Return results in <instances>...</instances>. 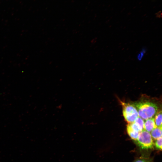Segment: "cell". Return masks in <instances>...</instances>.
Returning a JSON list of instances; mask_svg holds the SVG:
<instances>
[{
    "mask_svg": "<svg viewBox=\"0 0 162 162\" xmlns=\"http://www.w3.org/2000/svg\"><path fill=\"white\" fill-rule=\"evenodd\" d=\"M136 141L138 146L142 149H148L154 148V143L150 134L145 130L140 133Z\"/></svg>",
    "mask_w": 162,
    "mask_h": 162,
    "instance_id": "3957f363",
    "label": "cell"
},
{
    "mask_svg": "<svg viewBox=\"0 0 162 162\" xmlns=\"http://www.w3.org/2000/svg\"><path fill=\"white\" fill-rule=\"evenodd\" d=\"M154 121L156 126L157 127H162V113L161 111H160L156 113Z\"/></svg>",
    "mask_w": 162,
    "mask_h": 162,
    "instance_id": "52a82bcc",
    "label": "cell"
},
{
    "mask_svg": "<svg viewBox=\"0 0 162 162\" xmlns=\"http://www.w3.org/2000/svg\"><path fill=\"white\" fill-rule=\"evenodd\" d=\"M156 127L154 118L147 119L144 122V130L149 133Z\"/></svg>",
    "mask_w": 162,
    "mask_h": 162,
    "instance_id": "277c9868",
    "label": "cell"
},
{
    "mask_svg": "<svg viewBox=\"0 0 162 162\" xmlns=\"http://www.w3.org/2000/svg\"><path fill=\"white\" fill-rule=\"evenodd\" d=\"M140 129L142 131L144 130V122L142 119L138 117L134 122Z\"/></svg>",
    "mask_w": 162,
    "mask_h": 162,
    "instance_id": "ba28073f",
    "label": "cell"
},
{
    "mask_svg": "<svg viewBox=\"0 0 162 162\" xmlns=\"http://www.w3.org/2000/svg\"><path fill=\"white\" fill-rule=\"evenodd\" d=\"M127 133L130 138L133 140L136 141L140 132L132 129L128 124L127 126Z\"/></svg>",
    "mask_w": 162,
    "mask_h": 162,
    "instance_id": "5b68a950",
    "label": "cell"
},
{
    "mask_svg": "<svg viewBox=\"0 0 162 162\" xmlns=\"http://www.w3.org/2000/svg\"><path fill=\"white\" fill-rule=\"evenodd\" d=\"M120 102L122 106V112L125 120L128 123L134 122L139 117L137 111L132 104L125 103L121 100Z\"/></svg>",
    "mask_w": 162,
    "mask_h": 162,
    "instance_id": "7a4b0ae2",
    "label": "cell"
},
{
    "mask_svg": "<svg viewBox=\"0 0 162 162\" xmlns=\"http://www.w3.org/2000/svg\"><path fill=\"white\" fill-rule=\"evenodd\" d=\"M155 148L157 149L161 150L162 149V137L156 140L154 143Z\"/></svg>",
    "mask_w": 162,
    "mask_h": 162,
    "instance_id": "9c48e42d",
    "label": "cell"
},
{
    "mask_svg": "<svg viewBox=\"0 0 162 162\" xmlns=\"http://www.w3.org/2000/svg\"><path fill=\"white\" fill-rule=\"evenodd\" d=\"M150 133L152 138L156 140L162 137V127H156Z\"/></svg>",
    "mask_w": 162,
    "mask_h": 162,
    "instance_id": "8992f818",
    "label": "cell"
},
{
    "mask_svg": "<svg viewBox=\"0 0 162 162\" xmlns=\"http://www.w3.org/2000/svg\"><path fill=\"white\" fill-rule=\"evenodd\" d=\"M133 162H151L150 159L145 158H140L138 159Z\"/></svg>",
    "mask_w": 162,
    "mask_h": 162,
    "instance_id": "30bf717a",
    "label": "cell"
},
{
    "mask_svg": "<svg viewBox=\"0 0 162 162\" xmlns=\"http://www.w3.org/2000/svg\"><path fill=\"white\" fill-rule=\"evenodd\" d=\"M139 117L143 119L152 118L157 113L158 106L154 103L147 100H140L133 103Z\"/></svg>",
    "mask_w": 162,
    "mask_h": 162,
    "instance_id": "6da1fadb",
    "label": "cell"
}]
</instances>
